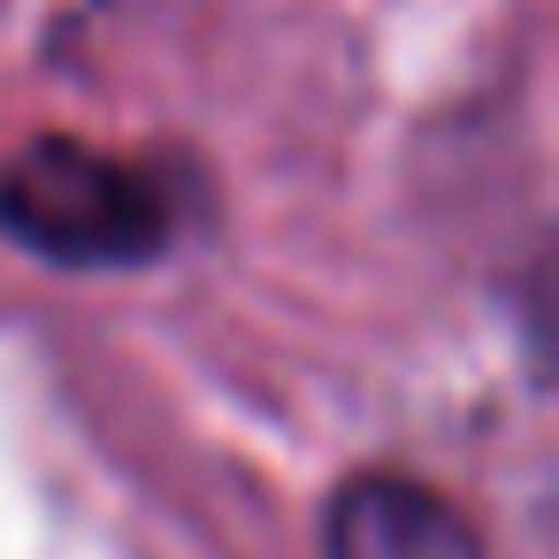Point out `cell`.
Returning <instances> with one entry per match:
<instances>
[{
  "instance_id": "6da1fadb",
  "label": "cell",
  "mask_w": 559,
  "mask_h": 559,
  "mask_svg": "<svg viewBox=\"0 0 559 559\" xmlns=\"http://www.w3.org/2000/svg\"><path fill=\"white\" fill-rule=\"evenodd\" d=\"M0 230L55 269H131L177 238L169 192L85 139H32L0 169Z\"/></svg>"
},
{
  "instance_id": "7a4b0ae2",
  "label": "cell",
  "mask_w": 559,
  "mask_h": 559,
  "mask_svg": "<svg viewBox=\"0 0 559 559\" xmlns=\"http://www.w3.org/2000/svg\"><path fill=\"white\" fill-rule=\"evenodd\" d=\"M322 559H490L460 506L406 475H360L330 498Z\"/></svg>"
}]
</instances>
